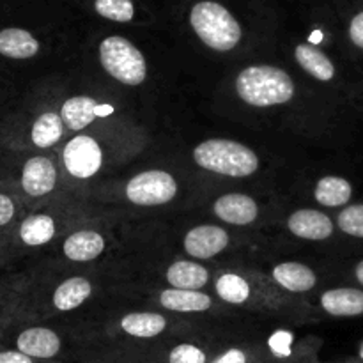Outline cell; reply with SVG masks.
I'll use <instances>...</instances> for the list:
<instances>
[{"label": "cell", "mask_w": 363, "mask_h": 363, "mask_svg": "<svg viewBox=\"0 0 363 363\" xmlns=\"http://www.w3.org/2000/svg\"><path fill=\"white\" fill-rule=\"evenodd\" d=\"M236 91L247 105L266 108L291 101L294 96V84L280 67L250 66L238 77Z\"/></svg>", "instance_id": "cell-1"}, {"label": "cell", "mask_w": 363, "mask_h": 363, "mask_svg": "<svg viewBox=\"0 0 363 363\" xmlns=\"http://www.w3.org/2000/svg\"><path fill=\"white\" fill-rule=\"evenodd\" d=\"M190 23L201 41L216 52H229L241 41L240 21L213 0H202L191 7Z\"/></svg>", "instance_id": "cell-2"}, {"label": "cell", "mask_w": 363, "mask_h": 363, "mask_svg": "<svg viewBox=\"0 0 363 363\" xmlns=\"http://www.w3.org/2000/svg\"><path fill=\"white\" fill-rule=\"evenodd\" d=\"M197 165L230 177L252 176L259 169V158L247 145L225 138H209L194 151Z\"/></svg>", "instance_id": "cell-3"}, {"label": "cell", "mask_w": 363, "mask_h": 363, "mask_svg": "<svg viewBox=\"0 0 363 363\" xmlns=\"http://www.w3.org/2000/svg\"><path fill=\"white\" fill-rule=\"evenodd\" d=\"M99 60L106 73L126 85L144 84L147 64L140 50L123 35H110L99 45Z\"/></svg>", "instance_id": "cell-4"}, {"label": "cell", "mask_w": 363, "mask_h": 363, "mask_svg": "<svg viewBox=\"0 0 363 363\" xmlns=\"http://www.w3.org/2000/svg\"><path fill=\"white\" fill-rule=\"evenodd\" d=\"M177 194V183L165 170H147L130 179L126 197L137 206H162Z\"/></svg>", "instance_id": "cell-5"}, {"label": "cell", "mask_w": 363, "mask_h": 363, "mask_svg": "<svg viewBox=\"0 0 363 363\" xmlns=\"http://www.w3.org/2000/svg\"><path fill=\"white\" fill-rule=\"evenodd\" d=\"M103 152L98 142L87 135L71 138L64 147V165L71 176L89 179L101 169Z\"/></svg>", "instance_id": "cell-6"}, {"label": "cell", "mask_w": 363, "mask_h": 363, "mask_svg": "<svg viewBox=\"0 0 363 363\" xmlns=\"http://www.w3.org/2000/svg\"><path fill=\"white\" fill-rule=\"evenodd\" d=\"M229 234L216 225H199L184 236V250L195 259H211L225 250Z\"/></svg>", "instance_id": "cell-7"}, {"label": "cell", "mask_w": 363, "mask_h": 363, "mask_svg": "<svg viewBox=\"0 0 363 363\" xmlns=\"http://www.w3.org/2000/svg\"><path fill=\"white\" fill-rule=\"evenodd\" d=\"M287 227L294 236L311 241L328 240L335 230V225L330 220V216L323 211H318V209L294 211L287 220Z\"/></svg>", "instance_id": "cell-8"}, {"label": "cell", "mask_w": 363, "mask_h": 363, "mask_svg": "<svg viewBox=\"0 0 363 363\" xmlns=\"http://www.w3.org/2000/svg\"><path fill=\"white\" fill-rule=\"evenodd\" d=\"M57 170L53 163L45 156L30 158L23 165L21 172V186L30 197H43L55 188Z\"/></svg>", "instance_id": "cell-9"}, {"label": "cell", "mask_w": 363, "mask_h": 363, "mask_svg": "<svg viewBox=\"0 0 363 363\" xmlns=\"http://www.w3.org/2000/svg\"><path fill=\"white\" fill-rule=\"evenodd\" d=\"M213 211L220 220L233 225H248L259 215L257 202L245 194H227L216 199Z\"/></svg>", "instance_id": "cell-10"}, {"label": "cell", "mask_w": 363, "mask_h": 363, "mask_svg": "<svg viewBox=\"0 0 363 363\" xmlns=\"http://www.w3.org/2000/svg\"><path fill=\"white\" fill-rule=\"evenodd\" d=\"M16 350L30 358L48 360L59 354L60 339L48 328H28L18 335Z\"/></svg>", "instance_id": "cell-11"}, {"label": "cell", "mask_w": 363, "mask_h": 363, "mask_svg": "<svg viewBox=\"0 0 363 363\" xmlns=\"http://www.w3.org/2000/svg\"><path fill=\"white\" fill-rule=\"evenodd\" d=\"M323 311L335 318H358L363 315V289L337 287L321 294Z\"/></svg>", "instance_id": "cell-12"}, {"label": "cell", "mask_w": 363, "mask_h": 363, "mask_svg": "<svg viewBox=\"0 0 363 363\" xmlns=\"http://www.w3.org/2000/svg\"><path fill=\"white\" fill-rule=\"evenodd\" d=\"M38 38L23 27H2L0 28V55L7 59H32L38 55Z\"/></svg>", "instance_id": "cell-13"}, {"label": "cell", "mask_w": 363, "mask_h": 363, "mask_svg": "<svg viewBox=\"0 0 363 363\" xmlns=\"http://www.w3.org/2000/svg\"><path fill=\"white\" fill-rule=\"evenodd\" d=\"M105 250V240L94 230H80L64 241V255L71 261L87 262L99 257Z\"/></svg>", "instance_id": "cell-14"}, {"label": "cell", "mask_w": 363, "mask_h": 363, "mask_svg": "<svg viewBox=\"0 0 363 363\" xmlns=\"http://www.w3.org/2000/svg\"><path fill=\"white\" fill-rule=\"evenodd\" d=\"M273 279L291 293H305L315 286L318 279L308 266L301 262H282L273 269Z\"/></svg>", "instance_id": "cell-15"}, {"label": "cell", "mask_w": 363, "mask_h": 363, "mask_svg": "<svg viewBox=\"0 0 363 363\" xmlns=\"http://www.w3.org/2000/svg\"><path fill=\"white\" fill-rule=\"evenodd\" d=\"M209 280V273L204 266L191 261H177L167 269V282L174 289L199 291Z\"/></svg>", "instance_id": "cell-16"}, {"label": "cell", "mask_w": 363, "mask_h": 363, "mask_svg": "<svg viewBox=\"0 0 363 363\" xmlns=\"http://www.w3.org/2000/svg\"><path fill=\"white\" fill-rule=\"evenodd\" d=\"M160 303L174 312H204L211 307V298L201 291L167 289L160 294Z\"/></svg>", "instance_id": "cell-17"}, {"label": "cell", "mask_w": 363, "mask_h": 363, "mask_svg": "<svg viewBox=\"0 0 363 363\" xmlns=\"http://www.w3.org/2000/svg\"><path fill=\"white\" fill-rule=\"evenodd\" d=\"M294 57H296L298 64L308 74L318 78L319 82H330L335 78V66H333V62L328 59V55H325V52H321L315 46L298 45L296 50H294Z\"/></svg>", "instance_id": "cell-18"}, {"label": "cell", "mask_w": 363, "mask_h": 363, "mask_svg": "<svg viewBox=\"0 0 363 363\" xmlns=\"http://www.w3.org/2000/svg\"><path fill=\"white\" fill-rule=\"evenodd\" d=\"M96 108H98V101L91 96H74L69 98L62 105L60 110V117H62L64 126L69 130H84L85 126L94 121Z\"/></svg>", "instance_id": "cell-19"}, {"label": "cell", "mask_w": 363, "mask_h": 363, "mask_svg": "<svg viewBox=\"0 0 363 363\" xmlns=\"http://www.w3.org/2000/svg\"><path fill=\"white\" fill-rule=\"evenodd\" d=\"M315 201L325 208H339L346 206L353 197V186L347 179L339 176H326L319 179L314 191Z\"/></svg>", "instance_id": "cell-20"}, {"label": "cell", "mask_w": 363, "mask_h": 363, "mask_svg": "<svg viewBox=\"0 0 363 363\" xmlns=\"http://www.w3.org/2000/svg\"><path fill=\"white\" fill-rule=\"evenodd\" d=\"M92 293L91 282L82 277L67 279L66 282L60 284L53 294V307L60 312H69L80 307Z\"/></svg>", "instance_id": "cell-21"}, {"label": "cell", "mask_w": 363, "mask_h": 363, "mask_svg": "<svg viewBox=\"0 0 363 363\" xmlns=\"http://www.w3.org/2000/svg\"><path fill=\"white\" fill-rule=\"evenodd\" d=\"M121 326L128 335L138 337V339H152L165 330L167 321L160 314L142 312V314H128L121 321Z\"/></svg>", "instance_id": "cell-22"}, {"label": "cell", "mask_w": 363, "mask_h": 363, "mask_svg": "<svg viewBox=\"0 0 363 363\" xmlns=\"http://www.w3.org/2000/svg\"><path fill=\"white\" fill-rule=\"evenodd\" d=\"M55 236V222L48 215H32L20 225V238L25 245L39 247Z\"/></svg>", "instance_id": "cell-23"}, {"label": "cell", "mask_w": 363, "mask_h": 363, "mask_svg": "<svg viewBox=\"0 0 363 363\" xmlns=\"http://www.w3.org/2000/svg\"><path fill=\"white\" fill-rule=\"evenodd\" d=\"M62 131V117L57 116L55 112H45L35 119L34 126H32V142L41 149L52 147L60 140Z\"/></svg>", "instance_id": "cell-24"}, {"label": "cell", "mask_w": 363, "mask_h": 363, "mask_svg": "<svg viewBox=\"0 0 363 363\" xmlns=\"http://www.w3.org/2000/svg\"><path fill=\"white\" fill-rule=\"evenodd\" d=\"M216 293L227 303L241 305L250 298V286L243 277L225 273L216 280Z\"/></svg>", "instance_id": "cell-25"}, {"label": "cell", "mask_w": 363, "mask_h": 363, "mask_svg": "<svg viewBox=\"0 0 363 363\" xmlns=\"http://www.w3.org/2000/svg\"><path fill=\"white\" fill-rule=\"evenodd\" d=\"M94 9L99 16L121 23L131 21L135 16V6L131 0H96Z\"/></svg>", "instance_id": "cell-26"}, {"label": "cell", "mask_w": 363, "mask_h": 363, "mask_svg": "<svg viewBox=\"0 0 363 363\" xmlns=\"http://www.w3.org/2000/svg\"><path fill=\"white\" fill-rule=\"evenodd\" d=\"M337 225L347 236L363 240V204L346 206L337 216Z\"/></svg>", "instance_id": "cell-27"}, {"label": "cell", "mask_w": 363, "mask_h": 363, "mask_svg": "<svg viewBox=\"0 0 363 363\" xmlns=\"http://www.w3.org/2000/svg\"><path fill=\"white\" fill-rule=\"evenodd\" d=\"M206 353L194 344H179L169 353V363H206Z\"/></svg>", "instance_id": "cell-28"}, {"label": "cell", "mask_w": 363, "mask_h": 363, "mask_svg": "<svg viewBox=\"0 0 363 363\" xmlns=\"http://www.w3.org/2000/svg\"><path fill=\"white\" fill-rule=\"evenodd\" d=\"M268 346L277 358H289L293 346V333L287 330H279L268 340Z\"/></svg>", "instance_id": "cell-29"}, {"label": "cell", "mask_w": 363, "mask_h": 363, "mask_svg": "<svg viewBox=\"0 0 363 363\" xmlns=\"http://www.w3.org/2000/svg\"><path fill=\"white\" fill-rule=\"evenodd\" d=\"M347 35L350 41L353 43L354 48L362 50L363 52V9L353 14L350 20V27H347Z\"/></svg>", "instance_id": "cell-30"}, {"label": "cell", "mask_w": 363, "mask_h": 363, "mask_svg": "<svg viewBox=\"0 0 363 363\" xmlns=\"http://www.w3.org/2000/svg\"><path fill=\"white\" fill-rule=\"evenodd\" d=\"M14 216V202L7 195L0 194V225H6Z\"/></svg>", "instance_id": "cell-31"}, {"label": "cell", "mask_w": 363, "mask_h": 363, "mask_svg": "<svg viewBox=\"0 0 363 363\" xmlns=\"http://www.w3.org/2000/svg\"><path fill=\"white\" fill-rule=\"evenodd\" d=\"M0 363H34V358L27 357L18 350L0 351Z\"/></svg>", "instance_id": "cell-32"}, {"label": "cell", "mask_w": 363, "mask_h": 363, "mask_svg": "<svg viewBox=\"0 0 363 363\" xmlns=\"http://www.w3.org/2000/svg\"><path fill=\"white\" fill-rule=\"evenodd\" d=\"M211 363H247V354L241 350H229Z\"/></svg>", "instance_id": "cell-33"}, {"label": "cell", "mask_w": 363, "mask_h": 363, "mask_svg": "<svg viewBox=\"0 0 363 363\" xmlns=\"http://www.w3.org/2000/svg\"><path fill=\"white\" fill-rule=\"evenodd\" d=\"M353 275H354V280H357V284H360L362 289H363V259L354 264Z\"/></svg>", "instance_id": "cell-34"}, {"label": "cell", "mask_w": 363, "mask_h": 363, "mask_svg": "<svg viewBox=\"0 0 363 363\" xmlns=\"http://www.w3.org/2000/svg\"><path fill=\"white\" fill-rule=\"evenodd\" d=\"M113 112V106L112 105H98L96 108V116L98 117H106Z\"/></svg>", "instance_id": "cell-35"}, {"label": "cell", "mask_w": 363, "mask_h": 363, "mask_svg": "<svg viewBox=\"0 0 363 363\" xmlns=\"http://www.w3.org/2000/svg\"><path fill=\"white\" fill-rule=\"evenodd\" d=\"M358 358H360V362L363 363V342L360 344V347H358Z\"/></svg>", "instance_id": "cell-36"}]
</instances>
